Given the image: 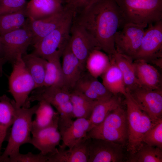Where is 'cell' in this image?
<instances>
[{
  "label": "cell",
  "mask_w": 162,
  "mask_h": 162,
  "mask_svg": "<svg viewBox=\"0 0 162 162\" xmlns=\"http://www.w3.org/2000/svg\"><path fill=\"white\" fill-rule=\"evenodd\" d=\"M73 21L83 26L109 56L115 52V34L124 25L115 0H99L76 15Z\"/></svg>",
  "instance_id": "1"
},
{
  "label": "cell",
  "mask_w": 162,
  "mask_h": 162,
  "mask_svg": "<svg viewBox=\"0 0 162 162\" xmlns=\"http://www.w3.org/2000/svg\"><path fill=\"white\" fill-rule=\"evenodd\" d=\"M38 106V103L29 108L17 107L16 116L11 126L7 146L0 155V162H5L19 153L22 145L30 143L32 117Z\"/></svg>",
  "instance_id": "2"
},
{
  "label": "cell",
  "mask_w": 162,
  "mask_h": 162,
  "mask_svg": "<svg viewBox=\"0 0 162 162\" xmlns=\"http://www.w3.org/2000/svg\"><path fill=\"white\" fill-rule=\"evenodd\" d=\"M86 137L113 142L124 146L128 139L126 111L121 105L111 112L100 123L92 128Z\"/></svg>",
  "instance_id": "3"
},
{
  "label": "cell",
  "mask_w": 162,
  "mask_h": 162,
  "mask_svg": "<svg viewBox=\"0 0 162 162\" xmlns=\"http://www.w3.org/2000/svg\"><path fill=\"white\" fill-rule=\"evenodd\" d=\"M124 25L131 22L148 25L162 20V0H115Z\"/></svg>",
  "instance_id": "4"
},
{
  "label": "cell",
  "mask_w": 162,
  "mask_h": 162,
  "mask_svg": "<svg viewBox=\"0 0 162 162\" xmlns=\"http://www.w3.org/2000/svg\"><path fill=\"white\" fill-rule=\"evenodd\" d=\"M13 68L8 80L9 91L13 97L16 107L29 108V95L36 86L22 59L18 57L13 63Z\"/></svg>",
  "instance_id": "5"
},
{
  "label": "cell",
  "mask_w": 162,
  "mask_h": 162,
  "mask_svg": "<svg viewBox=\"0 0 162 162\" xmlns=\"http://www.w3.org/2000/svg\"><path fill=\"white\" fill-rule=\"evenodd\" d=\"M45 100L55 107L59 115L58 124H67L73 118L70 92L64 86H51L37 88L29 96L30 102Z\"/></svg>",
  "instance_id": "6"
},
{
  "label": "cell",
  "mask_w": 162,
  "mask_h": 162,
  "mask_svg": "<svg viewBox=\"0 0 162 162\" xmlns=\"http://www.w3.org/2000/svg\"><path fill=\"white\" fill-rule=\"evenodd\" d=\"M73 18L71 15L60 26L33 45L32 53L46 60L58 52L62 53L69 40Z\"/></svg>",
  "instance_id": "7"
},
{
  "label": "cell",
  "mask_w": 162,
  "mask_h": 162,
  "mask_svg": "<svg viewBox=\"0 0 162 162\" xmlns=\"http://www.w3.org/2000/svg\"><path fill=\"white\" fill-rule=\"evenodd\" d=\"M32 41V33L26 23L21 28L0 36L3 57L13 64L18 56L27 53Z\"/></svg>",
  "instance_id": "8"
},
{
  "label": "cell",
  "mask_w": 162,
  "mask_h": 162,
  "mask_svg": "<svg viewBox=\"0 0 162 162\" xmlns=\"http://www.w3.org/2000/svg\"><path fill=\"white\" fill-rule=\"evenodd\" d=\"M148 25L127 23L121 30L118 31L115 38L116 51L131 57L133 60L140 46Z\"/></svg>",
  "instance_id": "9"
},
{
  "label": "cell",
  "mask_w": 162,
  "mask_h": 162,
  "mask_svg": "<svg viewBox=\"0 0 162 162\" xmlns=\"http://www.w3.org/2000/svg\"><path fill=\"white\" fill-rule=\"evenodd\" d=\"M126 90L139 108L153 122L162 118V89L151 90L138 85Z\"/></svg>",
  "instance_id": "10"
},
{
  "label": "cell",
  "mask_w": 162,
  "mask_h": 162,
  "mask_svg": "<svg viewBox=\"0 0 162 162\" xmlns=\"http://www.w3.org/2000/svg\"><path fill=\"white\" fill-rule=\"evenodd\" d=\"M148 25L134 60L142 59L152 63L162 58V20Z\"/></svg>",
  "instance_id": "11"
},
{
  "label": "cell",
  "mask_w": 162,
  "mask_h": 162,
  "mask_svg": "<svg viewBox=\"0 0 162 162\" xmlns=\"http://www.w3.org/2000/svg\"><path fill=\"white\" fill-rule=\"evenodd\" d=\"M68 43L70 48L85 69L86 59L96 50H101L97 40L82 26L72 21Z\"/></svg>",
  "instance_id": "12"
},
{
  "label": "cell",
  "mask_w": 162,
  "mask_h": 162,
  "mask_svg": "<svg viewBox=\"0 0 162 162\" xmlns=\"http://www.w3.org/2000/svg\"><path fill=\"white\" fill-rule=\"evenodd\" d=\"M124 96L127 106L128 139L127 150L130 155L135 153L142 143L143 136L141 113L139 108L127 90Z\"/></svg>",
  "instance_id": "13"
},
{
  "label": "cell",
  "mask_w": 162,
  "mask_h": 162,
  "mask_svg": "<svg viewBox=\"0 0 162 162\" xmlns=\"http://www.w3.org/2000/svg\"><path fill=\"white\" fill-rule=\"evenodd\" d=\"M122 145L98 139H91L88 162H121L124 158Z\"/></svg>",
  "instance_id": "14"
},
{
  "label": "cell",
  "mask_w": 162,
  "mask_h": 162,
  "mask_svg": "<svg viewBox=\"0 0 162 162\" xmlns=\"http://www.w3.org/2000/svg\"><path fill=\"white\" fill-rule=\"evenodd\" d=\"M71 15L72 13L65 8L47 17L38 20L27 18L26 25L31 32L33 45L56 28Z\"/></svg>",
  "instance_id": "15"
},
{
  "label": "cell",
  "mask_w": 162,
  "mask_h": 162,
  "mask_svg": "<svg viewBox=\"0 0 162 162\" xmlns=\"http://www.w3.org/2000/svg\"><path fill=\"white\" fill-rule=\"evenodd\" d=\"M58 122L40 130L32 134L30 142L42 154L49 156L56 153L61 136L58 128Z\"/></svg>",
  "instance_id": "16"
},
{
  "label": "cell",
  "mask_w": 162,
  "mask_h": 162,
  "mask_svg": "<svg viewBox=\"0 0 162 162\" xmlns=\"http://www.w3.org/2000/svg\"><path fill=\"white\" fill-rule=\"evenodd\" d=\"M62 56L63 86L70 92L86 70L82 67L79 60L72 51L68 42Z\"/></svg>",
  "instance_id": "17"
},
{
  "label": "cell",
  "mask_w": 162,
  "mask_h": 162,
  "mask_svg": "<svg viewBox=\"0 0 162 162\" xmlns=\"http://www.w3.org/2000/svg\"><path fill=\"white\" fill-rule=\"evenodd\" d=\"M58 128L62 142L59 147L71 149L86 136L91 129V126L88 119L79 118L72 120L65 126Z\"/></svg>",
  "instance_id": "18"
},
{
  "label": "cell",
  "mask_w": 162,
  "mask_h": 162,
  "mask_svg": "<svg viewBox=\"0 0 162 162\" xmlns=\"http://www.w3.org/2000/svg\"><path fill=\"white\" fill-rule=\"evenodd\" d=\"M74 89L92 100L101 101L108 99L113 94L97 78L85 71L76 83Z\"/></svg>",
  "instance_id": "19"
},
{
  "label": "cell",
  "mask_w": 162,
  "mask_h": 162,
  "mask_svg": "<svg viewBox=\"0 0 162 162\" xmlns=\"http://www.w3.org/2000/svg\"><path fill=\"white\" fill-rule=\"evenodd\" d=\"M90 140L86 136L71 149L59 147L56 153L48 156L47 162H88Z\"/></svg>",
  "instance_id": "20"
},
{
  "label": "cell",
  "mask_w": 162,
  "mask_h": 162,
  "mask_svg": "<svg viewBox=\"0 0 162 162\" xmlns=\"http://www.w3.org/2000/svg\"><path fill=\"white\" fill-rule=\"evenodd\" d=\"M136 78L141 86L151 90L162 89L161 75L154 66L146 61L134 60Z\"/></svg>",
  "instance_id": "21"
},
{
  "label": "cell",
  "mask_w": 162,
  "mask_h": 162,
  "mask_svg": "<svg viewBox=\"0 0 162 162\" xmlns=\"http://www.w3.org/2000/svg\"><path fill=\"white\" fill-rule=\"evenodd\" d=\"M63 2L62 0H30L25 8L26 16L33 20L47 17L62 10Z\"/></svg>",
  "instance_id": "22"
},
{
  "label": "cell",
  "mask_w": 162,
  "mask_h": 162,
  "mask_svg": "<svg viewBox=\"0 0 162 162\" xmlns=\"http://www.w3.org/2000/svg\"><path fill=\"white\" fill-rule=\"evenodd\" d=\"M38 102L34 114L35 118L32 122V134L58 121L59 114L54 110L50 103L44 100Z\"/></svg>",
  "instance_id": "23"
},
{
  "label": "cell",
  "mask_w": 162,
  "mask_h": 162,
  "mask_svg": "<svg viewBox=\"0 0 162 162\" xmlns=\"http://www.w3.org/2000/svg\"><path fill=\"white\" fill-rule=\"evenodd\" d=\"M16 109L14 100L6 94L0 97V145L2 146L8 130L16 118Z\"/></svg>",
  "instance_id": "24"
},
{
  "label": "cell",
  "mask_w": 162,
  "mask_h": 162,
  "mask_svg": "<svg viewBox=\"0 0 162 162\" xmlns=\"http://www.w3.org/2000/svg\"><path fill=\"white\" fill-rule=\"evenodd\" d=\"M110 57V64L101 76L102 83L113 95L120 94L125 96L127 91L122 74L113 59Z\"/></svg>",
  "instance_id": "25"
},
{
  "label": "cell",
  "mask_w": 162,
  "mask_h": 162,
  "mask_svg": "<svg viewBox=\"0 0 162 162\" xmlns=\"http://www.w3.org/2000/svg\"><path fill=\"white\" fill-rule=\"evenodd\" d=\"M121 71L126 89L140 85L136 78L133 59L116 51L111 56Z\"/></svg>",
  "instance_id": "26"
},
{
  "label": "cell",
  "mask_w": 162,
  "mask_h": 162,
  "mask_svg": "<svg viewBox=\"0 0 162 162\" xmlns=\"http://www.w3.org/2000/svg\"><path fill=\"white\" fill-rule=\"evenodd\" d=\"M62 53L58 52L46 60L43 87L63 86V77L60 58Z\"/></svg>",
  "instance_id": "27"
},
{
  "label": "cell",
  "mask_w": 162,
  "mask_h": 162,
  "mask_svg": "<svg viewBox=\"0 0 162 162\" xmlns=\"http://www.w3.org/2000/svg\"><path fill=\"white\" fill-rule=\"evenodd\" d=\"M70 98L73 106V118H76L88 119L94 107L100 101L91 99L74 89L70 92Z\"/></svg>",
  "instance_id": "28"
},
{
  "label": "cell",
  "mask_w": 162,
  "mask_h": 162,
  "mask_svg": "<svg viewBox=\"0 0 162 162\" xmlns=\"http://www.w3.org/2000/svg\"><path fill=\"white\" fill-rule=\"evenodd\" d=\"M22 59L35 83L36 88L43 86L46 60L32 53L22 56Z\"/></svg>",
  "instance_id": "29"
},
{
  "label": "cell",
  "mask_w": 162,
  "mask_h": 162,
  "mask_svg": "<svg viewBox=\"0 0 162 162\" xmlns=\"http://www.w3.org/2000/svg\"><path fill=\"white\" fill-rule=\"evenodd\" d=\"M121 104V98L118 94L113 95L108 99L99 101L94 107L88 118L91 129L100 123L111 112Z\"/></svg>",
  "instance_id": "30"
},
{
  "label": "cell",
  "mask_w": 162,
  "mask_h": 162,
  "mask_svg": "<svg viewBox=\"0 0 162 162\" xmlns=\"http://www.w3.org/2000/svg\"><path fill=\"white\" fill-rule=\"evenodd\" d=\"M109 56L100 50L92 52L87 58L85 68L93 77L98 78L104 73L110 64Z\"/></svg>",
  "instance_id": "31"
},
{
  "label": "cell",
  "mask_w": 162,
  "mask_h": 162,
  "mask_svg": "<svg viewBox=\"0 0 162 162\" xmlns=\"http://www.w3.org/2000/svg\"><path fill=\"white\" fill-rule=\"evenodd\" d=\"M25 8L16 12L0 15V36L21 28L26 24L28 18H26Z\"/></svg>",
  "instance_id": "32"
},
{
  "label": "cell",
  "mask_w": 162,
  "mask_h": 162,
  "mask_svg": "<svg viewBox=\"0 0 162 162\" xmlns=\"http://www.w3.org/2000/svg\"><path fill=\"white\" fill-rule=\"evenodd\" d=\"M127 162H162V149L142 142L134 154L130 155Z\"/></svg>",
  "instance_id": "33"
},
{
  "label": "cell",
  "mask_w": 162,
  "mask_h": 162,
  "mask_svg": "<svg viewBox=\"0 0 162 162\" xmlns=\"http://www.w3.org/2000/svg\"><path fill=\"white\" fill-rule=\"evenodd\" d=\"M142 142L162 149V118L154 123L143 136Z\"/></svg>",
  "instance_id": "34"
},
{
  "label": "cell",
  "mask_w": 162,
  "mask_h": 162,
  "mask_svg": "<svg viewBox=\"0 0 162 162\" xmlns=\"http://www.w3.org/2000/svg\"><path fill=\"white\" fill-rule=\"evenodd\" d=\"M99 0H65L64 8L70 11L73 17Z\"/></svg>",
  "instance_id": "35"
},
{
  "label": "cell",
  "mask_w": 162,
  "mask_h": 162,
  "mask_svg": "<svg viewBox=\"0 0 162 162\" xmlns=\"http://www.w3.org/2000/svg\"><path fill=\"white\" fill-rule=\"evenodd\" d=\"M26 4V0H3L0 2V15L19 11Z\"/></svg>",
  "instance_id": "36"
},
{
  "label": "cell",
  "mask_w": 162,
  "mask_h": 162,
  "mask_svg": "<svg viewBox=\"0 0 162 162\" xmlns=\"http://www.w3.org/2000/svg\"><path fill=\"white\" fill-rule=\"evenodd\" d=\"M48 157L40 153L34 154L29 152L26 154L20 152L14 156L7 159L5 162H47Z\"/></svg>",
  "instance_id": "37"
},
{
  "label": "cell",
  "mask_w": 162,
  "mask_h": 162,
  "mask_svg": "<svg viewBox=\"0 0 162 162\" xmlns=\"http://www.w3.org/2000/svg\"><path fill=\"white\" fill-rule=\"evenodd\" d=\"M6 62L7 61L4 57L0 58V76L2 74L3 67Z\"/></svg>",
  "instance_id": "38"
},
{
  "label": "cell",
  "mask_w": 162,
  "mask_h": 162,
  "mask_svg": "<svg viewBox=\"0 0 162 162\" xmlns=\"http://www.w3.org/2000/svg\"><path fill=\"white\" fill-rule=\"evenodd\" d=\"M1 148H2V146L0 145V155H1L0 154H1Z\"/></svg>",
  "instance_id": "39"
},
{
  "label": "cell",
  "mask_w": 162,
  "mask_h": 162,
  "mask_svg": "<svg viewBox=\"0 0 162 162\" xmlns=\"http://www.w3.org/2000/svg\"><path fill=\"white\" fill-rule=\"evenodd\" d=\"M2 0H0V1H2Z\"/></svg>",
  "instance_id": "40"
},
{
  "label": "cell",
  "mask_w": 162,
  "mask_h": 162,
  "mask_svg": "<svg viewBox=\"0 0 162 162\" xmlns=\"http://www.w3.org/2000/svg\"><path fill=\"white\" fill-rule=\"evenodd\" d=\"M0 47H1V45H0Z\"/></svg>",
  "instance_id": "41"
}]
</instances>
